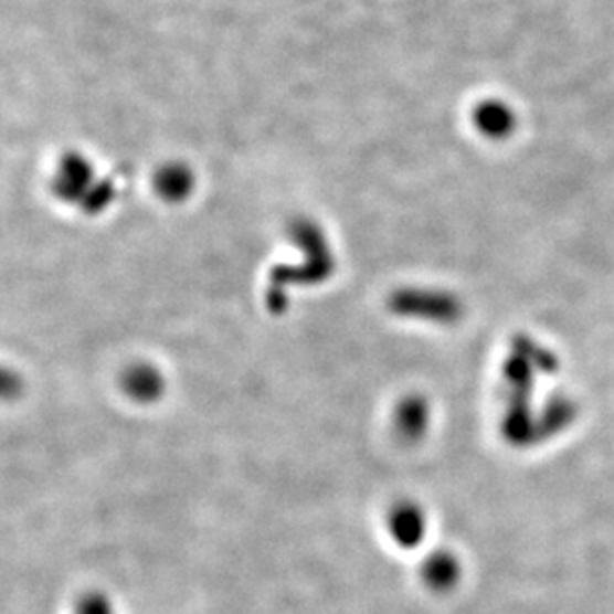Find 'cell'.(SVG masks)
Returning a JSON list of instances; mask_svg holds the SVG:
<instances>
[{
    "label": "cell",
    "instance_id": "obj_1",
    "mask_svg": "<svg viewBox=\"0 0 614 614\" xmlns=\"http://www.w3.org/2000/svg\"><path fill=\"white\" fill-rule=\"evenodd\" d=\"M392 310L396 315L422 318L437 325H452L464 315V303L446 290L434 288H406L392 297Z\"/></svg>",
    "mask_w": 614,
    "mask_h": 614
},
{
    "label": "cell",
    "instance_id": "obj_2",
    "mask_svg": "<svg viewBox=\"0 0 614 614\" xmlns=\"http://www.w3.org/2000/svg\"><path fill=\"white\" fill-rule=\"evenodd\" d=\"M472 121L477 131L487 139L504 141L517 129V114L501 99H484L472 112Z\"/></svg>",
    "mask_w": 614,
    "mask_h": 614
},
{
    "label": "cell",
    "instance_id": "obj_3",
    "mask_svg": "<svg viewBox=\"0 0 614 614\" xmlns=\"http://www.w3.org/2000/svg\"><path fill=\"white\" fill-rule=\"evenodd\" d=\"M390 531L398 546L417 547L426 536V519L420 507L414 504H400L390 516Z\"/></svg>",
    "mask_w": 614,
    "mask_h": 614
},
{
    "label": "cell",
    "instance_id": "obj_4",
    "mask_svg": "<svg viewBox=\"0 0 614 614\" xmlns=\"http://www.w3.org/2000/svg\"><path fill=\"white\" fill-rule=\"evenodd\" d=\"M422 573L432 589L447 591L459 581V561L452 553L437 551L434 555L427 557Z\"/></svg>",
    "mask_w": 614,
    "mask_h": 614
},
{
    "label": "cell",
    "instance_id": "obj_5",
    "mask_svg": "<svg viewBox=\"0 0 614 614\" xmlns=\"http://www.w3.org/2000/svg\"><path fill=\"white\" fill-rule=\"evenodd\" d=\"M427 422H430V412L422 398H407L398 407V430L407 440H417V437L424 436Z\"/></svg>",
    "mask_w": 614,
    "mask_h": 614
},
{
    "label": "cell",
    "instance_id": "obj_6",
    "mask_svg": "<svg viewBox=\"0 0 614 614\" xmlns=\"http://www.w3.org/2000/svg\"><path fill=\"white\" fill-rule=\"evenodd\" d=\"M161 377L154 368L138 367L129 370L128 378H126V390H128L131 398L141 400V402H151L161 394Z\"/></svg>",
    "mask_w": 614,
    "mask_h": 614
},
{
    "label": "cell",
    "instance_id": "obj_7",
    "mask_svg": "<svg viewBox=\"0 0 614 614\" xmlns=\"http://www.w3.org/2000/svg\"><path fill=\"white\" fill-rule=\"evenodd\" d=\"M189 176L179 169H169L159 176L158 189L161 193H168L169 198H181L188 193Z\"/></svg>",
    "mask_w": 614,
    "mask_h": 614
},
{
    "label": "cell",
    "instance_id": "obj_8",
    "mask_svg": "<svg viewBox=\"0 0 614 614\" xmlns=\"http://www.w3.org/2000/svg\"><path fill=\"white\" fill-rule=\"evenodd\" d=\"M78 614H114V608L106 596L92 593L80 601Z\"/></svg>",
    "mask_w": 614,
    "mask_h": 614
}]
</instances>
